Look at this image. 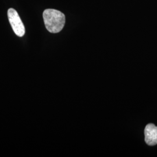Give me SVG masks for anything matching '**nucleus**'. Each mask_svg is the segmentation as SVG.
<instances>
[{
    "label": "nucleus",
    "instance_id": "f03ea898",
    "mask_svg": "<svg viewBox=\"0 0 157 157\" xmlns=\"http://www.w3.org/2000/svg\"><path fill=\"white\" fill-rule=\"evenodd\" d=\"M8 17L12 28L19 37H23L25 33V28L18 13L13 8L8 10Z\"/></svg>",
    "mask_w": 157,
    "mask_h": 157
},
{
    "label": "nucleus",
    "instance_id": "f257e3e1",
    "mask_svg": "<svg viewBox=\"0 0 157 157\" xmlns=\"http://www.w3.org/2000/svg\"><path fill=\"white\" fill-rule=\"evenodd\" d=\"M43 17L45 28L50 33H59L65 26V16L59 11L47 9L43 12Z\"/></svg>",
    "mask_w": 157,
    "mask_h": 157
},
{
    "label": "nucleus",
    "instance_id": "7ed1b4c3",
    "mask_svg": "<svg viewBox=\"0 0 157 157\" xmlns=\"http://www.w3.org/2000/svg\"><path fill=\"white\" fill-rule=\"evenodd\" d=\"M145 141L148 146L157 144V126L152 124H148L144 129Z\"/></svg>",
    "mask_w": 157,
    "mask_h": 157
}]
</instances>
